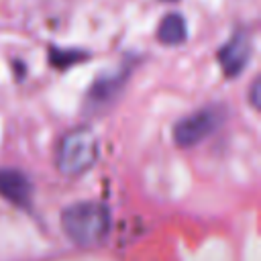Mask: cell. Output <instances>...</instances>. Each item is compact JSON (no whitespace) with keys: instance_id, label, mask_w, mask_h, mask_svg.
Here are the masks:
<instances>
[{"instance_id":"cell-1","label":"cell","mask_w":261,"mask_h":261,"mask_svg":"<svg viewBox=\"0 0 261 261\" xmlns=\"http://www.w3.org/2000/svg\"><path fill=\"white\" fill-rule=\"evenodd\" d=\"M61 228L80 247L98 245L110 230V210L94 200L75 202L61 212Z\"/></svg>"},{"instance_id":"cell-2","label":"cell","mask_w":261,"mask_h":261,"mask_svg":"<svg viewBox=\"0 0 261 261\" xmlns=\"http://www.w3.org/2000/svg\"><path fill=\"white\" fill-rule=\"evenodd\" d=\"M98 155L100 141L96 133L90 126H75L61 137L55 151V165L63 175L75 177L92 169Z\"/></svg>"},{"instance_id":"cell-3","label":"cell","mask_w":261,"mask_h":261,"mask_svg":"<svg viewBox=\"0 0 261 261\" xmlns=\"http://www.w3.org/2000/svg\"><path fill=\"white\" fill-rule=\"evenodd\" d=\"M226 114L228 110L224 104H208V106H202L190 112L188 116L179 118L173 124V130H171L173 143L181 149L202 143L206 137H210L224 124Z\"/></svg>"},{"instance_id":"cell-4","label":"cell","mask_w":261,"mask_h":261,"mask_svg":"<svg viewBox=\"0 0 261 261\" xmlns=\"http://www.w3.org/2000/svg\"><path fill=\"white\" fill-rule=\"evenodd\" d=\"M251 51H253V45L249 35L243 31L234 33L218 51V63L222 67V73L228 77H237L249 63Z\"/></svg>"},{"instance_id":"cell-5","label":"cell","mask_w":261,"mask_h":261,"mask_svg":"<svg viewBox=\"0 0 261 261\" xmlns=\"http://www.w3.org/2000/svg\"><path fill=\"white\" fill-rule=\"evenodd\" d=\"M0 198L6 202L27 208L33 200V184L31 179L12 167H0Z\"/></svg>"},{"instance_id":"cell-6","label":"cell","mask_w":261,"mask_h":261,"mask_svg":"<svg viewBox=\"0 0 261 261\" xmlns=\"http://www.w3.org/2000/svg\"><path fill=\"white\" fill-rule=\"evenodd\" d=\"M126 77H128V67H116V69L100 73L88 92V106L100 108L112 102V98H116V94L124 86Z\"/></svg>"},{"instance_id":"cell-7","label":"cell","mask_w":261,"mask_h":261,"mask_svg":"<svg viewBox=\"0 0 261 261\" xmlns=\"http://www.w3.org/2000/svg\"><path fill=\"white\" fill-rule=\"evenodd\" d=\"M188 37V24L186 18L179 12H169L167 16L161 18L159 27H157V39L163 45H181Z\"/></svg>"},{"instance_id":"cell-8","label":"cell","mask_w":261,"mask_h":261,"mask_svg":"<svg viewBox=\"0 0 261 261\" xmlns=\"http://www.w3.org/2000/svg\"><path fill=\"white\" fill-rule=\"evenodd\" d=\"M259 86H261V82H259V77H255L251 82V88H249V102L255 110H259V98H261L259 96Z\"/></svg>"}]
</instances>
